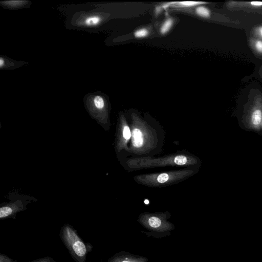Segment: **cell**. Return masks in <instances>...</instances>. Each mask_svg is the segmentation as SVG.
<instances>
[{
    "label": "cell",
    "instance_id": "1",
    "mask_svg": "<svg viewBox=\"0 0 262 262\" xmlns=\"http://www.w3.org/2000/svg\"><path fill=\"white\" fill-rule=\"evenodd\" d=\"M59 237L75 262H85L88 254L93 246L84 242L77 231L71 225L66 223L60 229Z\"/></svg>",
    "mask_w": 262,
    "mask_h": 262
},
{
    "label": "cell",
    "instance_id": "13",
    "mask_svg": "<svg viewBox=\"0 0 262 262\" xmlns=\"http://www.w3.org/2000/svg\"><path fill=\"white\" fill-rule=\"evenodd\" d=\"M170 178V176L168 173H163L157 177V180L159 183H164L167 182Z\"/></svg>",
    "mask_w": 262,
    "mask_h": 262
},
{
    "label": "cell",
    "instance_id": "12",
    "mask_svg": "<svg viewBox=\"0 0 262 262\" xmlns=\"http://www.w3.org/2000/svg\"><path fill=\"white\" fill-rule=\"evenodd\" d=\"M148 34V30L145 28H141L136 30L134 32V36L136 38H143L147 36Z\"/></svg>",
    "mask_w": 262,
    "mask_h": 262
},
{
    "label": "cell",
    "instance_id": "6",
    "mask_svg": "<svg viewBox=\"0 0 262 262\" xmlns=\"http://www.w3.org/2000/svg\"><path fill=\"white\" fill-rule=\"evenodd\" d=\"M132 136L133 145L137 148L142 146L143 143L142 132L138 128H135L133 130Z\"/></svg>",
    "mask_w": 262,
    "mask_h": 262
},
{
    "label": "cell",
    "instance_id": "5",
    "mask_svg": "<svg viewBox=\"0 0 262 262\" xmlns=\"http://www.w3.org/2000/svg\"><path fill=\"white\" fill-rule=\"evenodd\" d=\"M204 2H195V1H181V2H171L163 4L161 5V7H158L156 9V11L159 10L164 9L166 10L170 7L176 8H183V7H190L195 6L202 4H205Z\"/></svg>",
    "mask_w": 262,
    "mask_h": 262
},
{
    "label": "cell",
    "instance_id": "20",
    "mask_svg": "<svg viewBox=\"0 0 262 262\" xmlns=\"http://www.w3.org/2000/svg\"><path fill=\"white\" fill-rule=\"evenodd\" d=\"M4 64V61L2 57H1L0 58V67L2 68Z\"/></svg>",
    "mask_w": 262,
    "mask_h": 262
},
{
    "label": "cell",
    "instance_id": "4",
    "mask_svg": "<svg viewBox=\"0 0 262 262\" xmlns=\"http://www.w3.org/2000/svg\"><path fill=\"white\" fill-rule=\"evenodd\" d=\"M22 205L17 204L7 205L2 206L0 208V219L4 220L7 218L16 219V214L24 210Z\"/></svg>",
    "mask_w": 262,
    "mask_h": 262
},
{
    "label": "cell",
    "instance_id": "14",
    "mask_svg": "<svg viewBox=\"0 0 262 262\" xmlns=\"http://www.w3.org/2000/svg\"><path fill=\"white\" fill-rule=\"evenodd\" d=\"M27 262H56L52 257L46 256Z\"/></svg>",
    "mask_w": 262,
    "mask_h": 262
},
{
    "label": "cell",
    "instance_id": "17",
    "mask_svg": "<svg viewBox=\"0 0 262 262\" xmlns=\"http://www.w3.org/2000/svg\"><path fill=\"white\" fill-rule=\"evenodd\" d=\"M254 47L257 51L259 53H262V41L256 40L254 42Z\"/></svg>",
    "mask_w": 262,
    "mask_h": 262
},
{
    "label": "cell",
    "instance_id": "18",
    "mask_svg": "<svg viewBox=\"0 0 262 262\" xmlns=\"http://www.w3.org/2000/svg\"><path fill=\"white\" fill-rule=\"evenodd\" d=\"M250 4L254 6H262V2H251Z\"/></svg>",
    "mask_w": 262,
    "mask_h": 262
},
{
    "label": "cell",
    "instance_id": "10",
    "mask_svg": "<svg viewBox=\"0 0 262 262\" xmlns=\"http://www.w3.org/2000/svg\"><path fill=\"white\" fill-rule=\"evenodd\" d=\"M195 12L200 16L205 18L209 17L210 15V12L209 9L203 6H199L197 7L195 9Z\"/></svg>",
    "mask_w": 262,
    "mask_h": 262
},
{
    "label": "cell",
    "instance_id": "15",
    "mask_svg": "<svg viewBox=\"0 0 262 262\" xmlns=\"http://www.w3.org/2000/svg\"><path fill=\"white\" fill-rule=\"evenodd\" d=\"M0 262H17L5 254L0 253Z\"/></svg>",
    "mask_w": 262,
    "mask_h": 262
},
{
    "label": "cell",
    "instance_id": "8",
    "mask_svg": "<svg viewBox=\"0 0 262 262\" xmlns=\"http://www.w3.org/2000/svg\"><path fill=\"white\" fill-rule=\"evenodd\" d=\"M173 20L172 18H168L166 19L160 28V33L162 34H165L167 33L170 30L173 25Z\"/></svg>",
    "mask_w": 262,
    "mask_h": 262
},
{
    "label": "cell",
    "instance_id": "7",
    "mask_svg": "<svg viewBox=\"0 0 262 262\" xmlns=\"http://www.w3.org/2000/svg\"><path fill=\"white\" fill-rule=\"evenodd\" d=\"M102 18L98 15H92L86 17L84 24L87 27H93L99 25L101 21Z\"/></svg>",
    "mask_w": 262,
    "mask_h": 262
},
{
    "label": "cell",
    "instance_id": "19",
    "mask_svg": "<svg viewBox=\"0 0 262 262\" xmlns=\"http://www.w3.org/2000/svg\"><path fill=\"white\" fill-rule=\"evenodd\" d=\"M257 32L258 34L262 37V26L257 29Z\"/></svg>",
    "mask_w": 262,
    "mask_h": 262
},
{
    "label": "cell",
    "instance_id": "3",
    "mask_svg": "<svg viewBox=\"0 0 262 262\" xmlns=\"http://www.w3.org/2000/svg\"><path fill=\"white\" fill-rule=\"evenodd\" d=\"M148 258L146 257L138 254L120 251L114 254L106 262H148Z\"/></svg>",
    "mask_w": 262,
    "mask_h": 262
},
{
    "label": "cell",
    "instance_id": "2",
    "mask_svg": "<svg viewBox=\"0 0 262 262\" xmlns=\"http://www.w3.org/2000/svg\"><path fill=\"white\" fill-rule=\"evenodd\" d=\"M168 219L166 214L144 213L141 214L138 222L146 230L142 231L146 235L160 238L170 235L175 229L174 225Z\"/></svg>",
    "mask_w": 262,
    "mask_h": 262
},
{
    "label": "cell",
    "instance_id": "9",
    "mask_svg": "<svg viewBox=\"0 0 262 262\" xmlns=\"http://www.w3.org/2000/svg\"><path fill=\"white\" fill-rule=\"evenodd\" d=\"M262 119V112L259 109L255 110L252 115L251 120L255 125H258L261 122Z\"/></svg>",
    "mask_w": 262,
    "mask_h": 262
},
{
    "label": "cell",
    "instance_id": "16",
    "mask_svg": "<svg viewBox=\"0 0 262 262\" xmlns=\"http://www.w3.org/2000/svg\"><path fill=\"white\" fill-rule=\"evenodd\" d=\"M123 136L125 139L128 140L130 139L132 134L130 129L128 126H125L123 128Z\"/></svg>",
    "mask_w": 262,
    "mask_h": 262
},
{
    "label": "cell",
    "instance_id": "11",
    "mask_svg": "<svg viewBox=\"0 0 262 262\" xmlns=\"http://www.w3.org/2000/svg\"><path fill=\"white\" fill-rule=\"evenodd\" d=\"M94 104L95 107L99 109H102L104 106V101L102 97L100 95H96L94 97Z\"/></svg>",
    "mask_w": 262,
    "mask_h": 262
}]
</instances>
